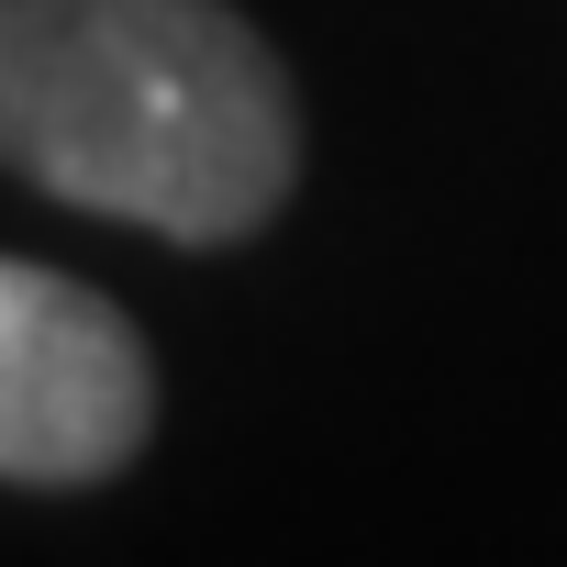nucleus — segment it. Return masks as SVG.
Here are the masks:
<instances>
[{
	"instance_id": "1",
	"label": "nucleus",
	"mask_w": 567,
	"mask_h": 567,
	"mask_svg": "<svg viewBox=\"0 0 567 567\" xmlns=\"http://www.w3.org/2000/svg\"><path fill=\"white\" fill-rule=\"evenodd\" d=\"M0 167L167 245H245L301 178V112L223 0H0Z\"/></svg>"
},
{
	"instance_id": "2",
	"label": "nucleus",
	"mask_w": 567,
	"mask_h": 567,
	"mask_svg": "<svg viewBox=\"0 0 567 567\" xmlns=\"http://www.w3.org/2000/svg\"><path fill=\"white\" fill-rule=\"evenodd\" d=\"M156 434V368L134 323L56 267L0 256V478L90 489Z\"/></svg>"
}]
</instances>
